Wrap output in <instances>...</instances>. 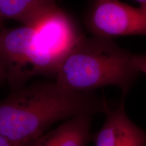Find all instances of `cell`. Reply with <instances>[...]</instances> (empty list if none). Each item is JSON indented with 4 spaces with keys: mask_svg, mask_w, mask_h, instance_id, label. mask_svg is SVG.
I'll use <instances>...</instances> for the list:
<instances>
[{
    "mask_svg": "<svg viewBox=\"0 0 146 146\" xmlns=\"http://www.w3.org/2000/svg\"><path fill=\"white\" fill-rule=\"evenodd\" d=\"M109 110L105 99L91 92L66 90L55 82L25 85L0 101V134L16 146H31L60 120Z\"/></svg>",
    "mask_w": 146,
    "mask_h": 146,
    "instance_id": "1",
    "label": "cell"
},
{
    "mask_svg": "<svg viewBox=\"0 0 146 146\" xmlns=\"http://www.w3.org/2000/svg\"><path fill=\"white\" fill-rule=\"evenodd\" d=\"M133 56L110 38L81 36L58 68L55 83L78 93L115 86L125 96L139 73Z\"/></svg>",
    "mask_w": 146,
    "mask_h": 146,
    "instance_id": "2",
    "label": "cell"
},
{
    "mask_svg": "<svg viewBox=\"0 0 146 146\" xmlns=\"http://www.w3.org/2000/svg\"><path fill=\"white\" fill-rule=\"evenodd\" d=\"M31 25L29 61L32 76H55L81 36L71 18L57 7L42 14Z\"/></svg>",
    "mask_w": 146,
    "mask_h": 146,
    "instance_id": "3",
    "label": "cell"
},
{
    "mask_svg": "<svg viewBox=\"0 0 146 146\" xmlns=\"http://www.w3.org/2000/svg\"><path fill=\"white\" fill-rule=\"evenodd\" d=\"M87 23L94 35L103 37L146 35V10L118 0H94Z\"/></svg>",
    "mask_w": 146,
    "mask_h": 146,
    "instance_id": "4",
    "label": "cell"
},
{
    "mask_svg": "<svg viewBox=\"0 0 146 146\" xmlns=\"http://www.w3.org/2000/svg\"><path fill=\"white\" fill-rule=\"evenodd\" d=\"M101 129L95 135V146H146V132L128 117L125 102L109 110Z\"/></svg>",
    "mask_w": 146,
    "mask_h": 146,
    "instance_id": "5",
    "label": "cell"
},
{
    "mask_svg": "<svg viewBox=\"0 0 146 146\" xmlns=\"http://www.w3.org/2000/svg\"><path fill=\"white\" fill-rule=\"evenodd\" d=\"M90 115L68 118L54 130L44 133L31 146H87L91 139Z\"/></svg>",
    "mask_w": 146,
    "mask_h": 146,
    "instance_id": "6",
    "label": "cell"
},
{
    "mask_svg": "<svg viewBox=\"0 0 146 146\" xmlns=\"http://www.w3.org/2000/svg\"><path fill=\"white\" fill-rule=\"evenodd\" d=\"M55 7L56 0H0V16L28 25Z\"/></svg>",
    "mask_w": 146,
    "mask_h": 146,
    "instance_id": "7",
    "label": "cell"
},
{
    "mask_svg": "<svg viewBox=\"0 0 146 146\" xmlns=\"http://www.w3.org/2000/svg\"><path fill=\"white\" fill-rule=\"evenodd\" d=\"M133 61L139 72H141L146 74V56L133 54Z\"/></svg>",
    "mask_w": 146,
    "mask_h": 146,
    "instance_id": "8",
    "label": "cell"
},
{
    "mask_svg": "<svg viewBox=\"0 0 146 146\" xmlns=\"http://www.w3.org/2000/svg\"><path fill=\"white\" fill-rule=\"evenodd\" d=\"M5 81H7L6 78V73L3 65L1 63V60H0V85L4 83Z\"/></svg>",
    "mask_w": 146,
    "mask_h": 146,
    "instance_id": "9",
    "label": "cell"
},
{
    "mask_svg": "<svg viewBox=\"0 0 146 146\" xmlns=\"http://www.w3.org/2000/svg\"><path fill=\"white\" fill-rule=\"evenodd\" d=\"M0 146H16L7 138L0 134Z\"/></svg>",
    "mask_w": 146,
    "mask_h": 146,
    "instance_id": "10",
    "label": "cell"
},
{
    "mask_svg": "<svg viewBox=\"0 0 146 146\" xmlns=\"http://www.w3.org/2000/svg\"><path fill=\"white\" fill-rule=\"evenodd\" d=\"M140 4V8L146 10V0H135Z\"/></svg>",
    "mask_w": 146,
    "mask_h": 146,
    "instance_id": "11",
    "label": "cell"
},
{
    "mask_svg": "<svg viewBox=\"0 0 146 146\" xmlns=\"http://www.w3.org/2000/svg\"><path fill=\"white\" fill-rule=\"evenodd\" d=\"M3 20L1 18V16H0V27L1 26V24H2V23H3Z\"/></svg>",
    "mask_w": 146,
    "mask_h": 146,
    "instance_id": "12",
    "label": "cell"
}]
</instances>
